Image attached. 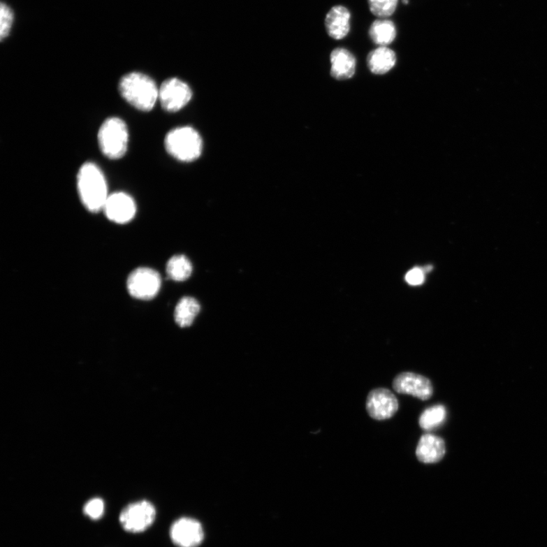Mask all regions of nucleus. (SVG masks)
<instances>
[{"mask_svg":"<svg viewBox=\"0 0 547 547\" xmlns=\"http://www.w3.org/2000/svg\"><path fill=\"white\" fill-rule=\"evenodd\" d=\"M78 191L84 206L91 212L103 211L109 196L105 177L96 164L85 163L77 177Z\"/></svg>","mask_w":547,"mask_h":547,"instance_id":"obj_1","label":"nucleus"},{"mask_svg":"<svg viewBox=\"0 0 547 547\" xmlns=\"http://www.w3.org/2000/svg\"><path fill=\"white\" fill-rule=\"evenodd\" d=\"M371 40L379 47H386L396 38V28L393 22L379 20L373 22L369 30Z\"/></svg>","mask_w":547,"mask_h":547,"instance_id":"obj_16","label":"nucleus"},{"mask_svg":"<svg viewBox=\"0 0 547 547\" xmlns=\"http://www.w3.org/2000/svg\"><path fill=\"white\" fill-rule=\"evenodd\" d=\"M192 264L184 256H173L167 264V273L170 279L173 281H186L192 275Z\"/></svg>","mask_w":547,"mask_h":547,"instance_id":"obj_18","label":"nucleus"},{"mask_svg":"<svg viewBox=\"0 0 547 547\" xmlns=\"http://www.w3.org/2000/svg\"><path fill=\"white\" fill-rule=\"evenodd\" d=\"M119 90L128 103L145 112L152 110L159 97L157 85L149 76L141 73H131L122 78Z\"/></svg>","mask_w":547,"mask_h":547,"instance_id":"obj_2","label":"nucleus"},{"mask_svg":"<svg viewBox=\"0 0 547 547\" xmlns=\"http://www.w3.org/2000/svg\"><path fill=\"white\" fill-rule=\"evenodd\" d=\"M366 408L372 419L385 421L392 418L398 410L395 395L387 388H376L369 393Z\"/></svg>","mask_w":547,"mask_h":547,"instance_id":"obj_8","label":"nucleus"},{"mask_svg":"<svg viewBox=\"0 0 547 547\" xmlns=\"http://www.w3.org/2000/svg\"><path fill=\"white\" fill-rule=\"evenodd\" d=\"M446 416V410L444 406H433L423 412L420 416L419 424L425 431H430L444 423Z\"/></svg>","mask_w":547,"mask_h":547,"instance_id":"obj_19","label":"nucleus"},{"mask_svg":"<svg viewBox=\"0 0 547 547\" xmlns=\"http://www.w3.org/2000/svg\"><path fill=\"white\" fill-rule=\"evenodd\" d=\"M129 131L123 119L110 117L103 122L99 132L101 152L110 159L123 158L127 151Z\"/></svg>","mask_w":547,"mask_h":547,"instance_id":"obj_4","label":"nucleus"},{"mask_svg":"<svg viewBox=\"0 0 547 547\" xmlns=\"http://www.w3.org/2000/svg\"><path fill=\"white\" fill-rule=\"evenodd\" d=\"M405 279L411 285H420L424 282V275L421 269L416 268L406 275Z\"/></svg>","mask_w":547,"mask_h":547,"instance_id":"obj_23","label":"nucleus"},{"mask_svg":"<svg viewBox=\"0 0 547 547\" xmlns=\"http://www.w3.org/2000/svg\"><path fill=\"white\" fill-rule=\"evenodd\" d=\"M170 536L180 547H196L203 541L204 532L200 523L193 518H180L173 525Z\"/></svg>","mask_w":547,"mask_h":547,"instance_id":"obj_11","label":"nucleus"},{"mask_svg":"<svg viewBox=\"0 0 547 547\" xmlns=\"http://www.w3.org/2000/svg\"><path fill=\"white\" fill-rule=\"evenodd\" d=\"M351 13L343 6H335L326 17V29L330 37L335 40L344 38L351 29Z\"/></svg>","mask_w":547,"mask_h":547,"instance_id":"obj_13","label":"nucleus"},{"mask_svg":"<svg viewBox=\"0 0 547 547\" xmlns=\"http://www.w3.org/2000/svg\"><path fill=\"white\" fill-rule=\"evenodd\" d=\"M156 511L147 501H141L128 506L121 512L119 522L126 531L140 533L154 523Z\"/></svg>","mask_w":547,"mask_h":547,"instance_id":"obj_6","label":"nucleus"},{"mask_svg":"<svg viewBox=\"0 0 547 547\" xmlns=\"http://www.w3.org/2000/svg\"><path fill=\"white\" fill-rule=\"evenodd\" d=\"M161 285L160 275L149 268H140L128 277L127 289L138 300H151L157 296Z\"/></svg>","mask_w":547,"mask_h":547,"instance_id":"obj_5","label":"nucleus"},{"mask_svg":"<svg viewBox=\"0 0 547 547\" xmlns=\"http://www.w3.org/2000/svg\"><path fill=\"white\" fill-rule=\"evenodd\" d=\"M104 511V503L101 499H93L85 506L84 511L86 516H88L92 519L97 520L100 518Z\"/></svg>","mask_w":547,"mask_h":547,"instance_id":"obj_22","label":"nucleus"},{"mask_svg":"<svg viewBox=\"0 0 547 547\" xmlns=\"http://www.w3.org/2000/svg\"><path fill=\"white\" fill-rule=\"evenodd\" d=\"M402 2L404 4H408L409 3V0H402Z\"/></svg>","mask_w":547,"mask_h":547,"instance_id":"obj_24","label":"nucleus"},{"mask_svg":"<svg viewBox=\"0 0 547 547\" xmlns=\"http://www.w3.org/2000/svg\"><path fill=\"white\" fill-rule=\"evenodd\" d=\"M331 75L338 80H349L356 71V59L349 50L344 48L335 49L330 56Z\"/></svg>","mask_w":547,"mask_h":547,"instance_id":"obj_14","label":"nucleus"},{"mask_svg":"<svg viewBox=\"0 0 547 547\" xmlns=\"http://www.w3.org/2000/svg\"><path fill=\"white\" fill-rule=\"evenodd\" d=\"M398 0H368L370 12L380 19L388 18L396 10Z\"/></svg>","mask_w":547,"mask_h":547,"instance_id":"obj_20","label":"nucleus"},{"mask_svg":"<svg viewBox=\"0 0 547 547\" xmlns=\"http://www.w3.org/2000/svg\"><path fill=\"white\" fill-rule=\"evenodd\" d=\"M200 306L196 300L192 298H184L178 302L175 309V318L177 325L182 328L193 324Z\"/></svg>","mask_w":547,"mask_h":547,"instance_id":"obj_17","label":"nucleus"},{"mask_svg":"<svg viewBox=\"0 0 547 547\" xmlns=\"http://www.w3.org/2000/svg\"><path fill=\"white\" fill-rule=\"evenodd\" d=\"M393 388L399 394L409 395L427 401L432 397L433 388L429 379L413 372H402L393 380Z\"/></svg>","mask_w":547,"mask_h":547,"instance_id":"obj_9","label":"nucleus"},{"mask_svg":"<svg viewBox=\"0 0 547 547\" xmlns=\"http://www.w3.org/2000/svg\"><path fill=\"white\" fill-rule=\"evenodd\" d=\"M14 21V13L7 4L0 6V39L3 41L10 34Z\"/></svg>","mask_w":547,"mask_h":547,"instance_id":"obj_21","label":"nucleus"},{"mask_svg":"<svg viewBox=\"0 0 547 547\" xmlns=\"http://www.w3.org/2000/svg\"><path fill=\"white\" fill-rule=\"evenodd\" d=\"M445 454L444 440L432 434H425L422 436L416 449V458L424 464L438 463L444 458Z\"/></svg>","mask_w":547,"mask_h":547,"instance_id":"obj_12","label":"nucleus"},{"mask_svg":"<svg viewBox=\"0 0 547 547\" xmlns=\"http://www.w3.org/2000/svg\"><path fill=\"white\" fill-rule=\"evenodd\" d=\"M192 97L190 87L177 78L163 82L159 88V100L162 108L168 112H177L184 108Z\"/></svg>","mask_w":547,"mask_h":547,"instance_id":"obj_7","label":"nucleus"},{"mask_svg":"<svg viewBox=\"0 0 547 547\" xmlns=\"http://www.w3.org/2000/svg\"><path fill=\"white\" fill-rule=\"evenodd\" d=\"M103 211L111 221L126 224L134 218L136 205L131 196L119 192L109 195Z\"/></svg>","mask_w":547,"mask_h":547,"instance_id":"obj_10","label":"nucleus"},{"mask_svg":"<svg viewBox=\"0 0 547 547\" xmlns=\"http://www.w3.org/2000/svg\"><path fill=\"white\" fill-rule=\"evenodd\" d=\"M396 60V54L393 50L387 47H379L369 54L367 65L372 73L383 75L395 66Z\"/></svg>","mask_w":547,"mask_h":547,"instance_id":"obj_15","label":"nucleus"},{"mask_svg":"<svg viewBox=\"0 0 547 547\" xmlns=\"http://www.w3.org/2000/svg\"><path fill=\"white\" fill-rule=\"evenodd\" d=\"M167 152L178 161L192 162L200 157L203 140L192 127L182 126L171 130L165 137Z\"/></svg>","mask_w":547,"mask_h":547,"instance_id":"obj_3","label":"nucleus"}]
</instances>
